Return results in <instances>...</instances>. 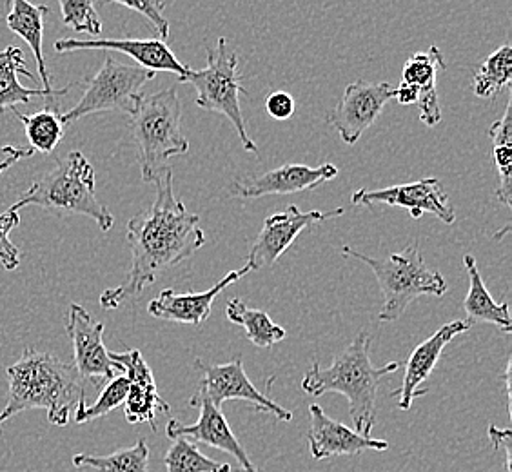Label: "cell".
<instances>
[{
	"label": "cell",
	"mask_w": 512,
	"mask_h": 472,
	"mask_svg": "<svg viewBox=\"0 0 512 472\" xmlns=\"http://www.w3.org/2000/svg\"><path fill=\"white\" fill-rule=\"evenodd\" d=\"M66 331L75 353L73 365L84 384L99 389L119 376L122 369L111 360V353L104 345V324L97 322L82 305H69Z\"/></svg>",
	"instance_id": "obj_10"
},
{
	"label": "cell",
	"mask_w": 512,
	"mask_h": 472,
	"mask_svg": "<svg viewBox=\"0 0 512 472\" xmlns=\"http://www.w3.org/2000/svg\"><path fill=\"white\" fill-rule=\"evenodd\" d=\"M493 142V157L500 184L494 191L496 200L503 206L512 202V95H509L503 117L498 118L489 129Z\"/></svg>",
	"instance_id": "obj_25"
},
{
	"label": "cell",
	"mask_w": 512,
	"mask_h": 472,
	"mask_svg": "<svg viewBox=\"0 0 512 472\" xmlns=\"http://www.w3.org/2000/svg\"><path fill=\"white\" fill-rule=\"evenodd\" d=\"M195 365L204 373L198 384V393L204 394L211 404L222 407L229 400H242L253 405L258 413L271 414L280 422H291L293 413L282 405L273 402L269 396L258 391L256 385L247 378L242 354H237L231 362L222 365L206 364L195 360Z\"/></svg>",
	"instance_id": "obj_9"
},
{
	"label": "cell",
	"mask_w": 512,
	"mask_h": 472,
	"mask_svg": "<svg viewBox=\"0 0 512 472\" xmlns=\"http://www.w3.org/2000/svg\"><path fill=\"white\" fill-rule=\"evenodd\" d=\"M351 202L355 206L387 204V206L404 207L411 213L414 220L424 215H434L449 226L456 220L453 204L438 178H422L411 184H400V186L385 187L375 191L358 189L353 193Z\"/></svg>",
	"instance_id": "obj_12"
},
{
	"label": "cell",
	"mask_w": 512,
	"mask_h": 472,
	"mask_svg": "<svg viewBox=\"0 0 512 472\" xmlns=\"http://www.w3.org/2000/svg\"><path fill=\"white\" fill-rule=\"evenodd\" d=\"M57 53H71V51L102 50L119 51L128 55L137 62L138 66L149 69V71H166L184 77L188 69L180 60L175 57L166 40L149 39H60L53 44Z\"/></svg>",
	"instance_id": "obj_18"
},
{
	"label": "cell",
	"mask_w": 512,
	"mask_h": 472,
	"mask_svg": "<svg viewBox=\"0 0 512 472\" xmlns=\"http://www.w3.org/2000/svg\"><path fill=\"white\" fill-rule=\"evenodd\" d=\"M59 4L64 26L91 37H99L102 33V20L93 0H59Z\"/></svg>",
	"instance_id": "obj_32"
},
{
	"label": "cell",
	"mask_w": 512,
	"mask_h": 472,
	"mask_svg": "<svg viewBox=\"0 0 512 472\" xmlns=\"http://www.w3.org/2000/svg\"><path fill=\"white\" fill-rule=\"evenodd\" d=\"M489 440L493 443L494 451H498V453L502 451L503 460H505V472H511V429H498L496 425H491V427H489Z\"/></svg>",
	"instance_id": "obj_36"
},
{
	"label": "cell",
	"mask_w": 512,
	"mask_h": 472,
	"mask_svg": "<svg viewBox=\"0 0 512 472\" xmlns=\"http://www.w3.org/2000/svg\"><path fill=\"white\" fill-rule=\"evenodd\" d=\"M463 266L467 269L469 275V293L465 296L463 309L467 315L469 324H493L503 331H511V313H509V304L507 302H494L493 296L487 291L483 284L482 275L476 266V260L473 255L463 256Z\"/></svg>",
	"instance_id": "obj_24"
},
{
	"label": "cell",
	"mask_w": 512,
	"mask_h": 472,
	"mask_svg": "<svg viewBox=\"0 0 512 472\" xmlns=\"http://www.w3.org/2000/svg\"><path fill=\"white\" fill-rule=\"evenodd\" d=\"M6 8H8L6 26L30 46L33 57L37 60V68H39L44 89L48 93H55L57 89L51 84L50 73L44 59V51H42L44 24H46V17L51 13L50 8L46 4H31L30 0H6Z\"/></svg>",
	"instance_id": "obj_22"
},
{
	"label": "cell",
	"mask_w": 512,
	"mask_h": 472,
	"mask_svg": "<svg viewBox=\"0 0 512 472\" xmlns=\"http://www.w3.org/2000/svg\"><path fill=\"white\" fill-rule=\"evenodd\" d=\"M200 218L188 211L173 189V171L168 169L157 180L153 206L128 222L131 267L124 284L106 289L100 295L104 309H117L137 298L155 284L158 275L193 258L206 244V233L198 227Z\"/></svg>",
	"instance_id": "obj_1"
},
{
	"label": "cell",
	"mask_w": 512,
	"mask_h": 472,
	"mask_svg": "<svg viewBox=\"0 0 512 472\" xmlns=\"http://www.w3.org/2000/svg\"><path fill=\"white\" fill-rule=\"evenodd\" d=\"M344 213V207L331 211H300L295 204L287 206L286 211L275 213L264 220L260 235L256 236L255 244L249 249L246 266L251 271L273 266L276 260L295 244L296 238L304 229L315 226L318 222L342 217Z\"/></svg>",
	"instance_id": "obj_11"
},
{
	"label": "cell",
	"mask_w": 512,
	"mask_h": 472,
	"mask_svg": "<svg viewBox=\"0 0 512 472\" xmlns=\"http://www.w3.org/2000/svg\"><path fill=\"white\" fill-rule=\"evenodd\" d=\"M393 99L398 100V104H402V106H411L418 102V91L413 86L402 82L398 88L394 89Z\"/></svg>",
	"instance_id": "obj_38"
},
{
	"label": "cell",
	"mask_w": 512,
	"mask_h": 472,
	"mask_svg": "<svg viewBox=\"0 0 512 472\" xmlns=\"http://www.w3.org/2000/svg\"><path fill=\"white\" fill-rule=\"evenodd\" d=\"M393 97L394 88L387 82L356 80L345 88L342 99L329 113L327 122L338 131L345 144L353 146L375 124L385 104Z\"/></svg>",
	"instance_id": "obj_13"
},
{
	"label": "cell",
	"mask_w": 512,
	"mask_h": 472,
	"mask_svg": "<svg viewBox=\"0 0 512 472\" xmlns=\"http://www.w3.org/2000/svg\"><path fill=\"white\" fill-rule=\"evenodd\" d=\"M19 75H26L35 79L30 69L26 68L24 53L20 48L8 46L6 50L0 51V111H13L19 104H30L31 100L42 97V99H55L64 97L69 89L75 88L77 84H71L66 88L57 89L55 93H48L46 89L24 88L20 84Z\"/></svg>",
	"instance_id": "obj_23"
},
{
	"label": "cell",
	"mask_w": 512,
	"mask_h": 472,
	"mask_svg": "<svg viewBox=\"0 0 512 472\" xmlns=\"http://www.w3.org/2000/svg\"><path fill=\"white\" fill-rule=\"evenodd\" d=\"M10 389L8 402L0 411V427L13 416L44 409L48 420L57 427H66L71 411L86 405V384L80 380L75 365L62 362L51 353H39L26 347L19 362L6 369Z\"/></svg>",
	"instance_id": "obj_2"
},
{
	"label": "cell",
	"mask_w": 512,
	"mask_h": 472,
	"mask_svg": "<svg viewBox=\"0 0 512 472\" xmlns=\"http://www.w3.org/2000/svg\"><path fill=\"white\" fill-rule=\"evenodd\" d=\"M309 433L307 442L315 460H325L333 456H356L365 451H387L389 443L375 440L371 436L356 433L344 423L335 422L324 413L320 405L309 407Z\"/></svg>",
	"instance_id": "obj_19"
},
{
	"label": "cell",
	"mask_w": 512,
	"mask_h": 472,
	"mask_svg": "<svg viewBox=\"0 0 512 472\" xmlns=\"http://www.w3.org/2000/svg\"><path fill=\"white\" fill-rule=\"evenodd\" d=\"M35 155L31 148H19V146H0V175L13 168L17 162Z\"/></svg>",
	"instance_id": "obj_37"
},
{
	"label": "cell",
	"mask_w": 512,
	"mask_h": 472,
	"mask_svg": "<svg viewBox=\"0 0 512 472\" xmlns=\"http://www.w3.org/2000/svg\"><path fill=\"white\" fill-rule=\"evenodd\" d=\"M26 206L44 207L60 215L93 218L104 233H108L115 224V217L97 198L95 169L80 151H73L68 157L60 158L50 173L39 178L13 204L19 211Z\"/></svg>",
	"instance_id": "obj_5"
},
{
	"label": "cell",
	"mask_w": 512,
	"mask_h": 472,
	"mask_svg": "<svg viewBox=\"0 0 512 472\" xmlns=\"http://www.w3.org/2000/svg\"><path fill=\"white\" fill-rule=\"evenodd\" d=\"M102 2H113V4H120V6L128 8V10L137 11L153 24L160 40L168 39L169 20L164 15L162 0H102Z\"/></svg>",
	"instance_id": "obj_34"
},
{
	"label": "cell",
	"mask_w": 512,
	"mask_h": 472,
	"mask_svg": "<svg viewBox=\"0 0 512 472\" xmlns=\"http://www.w3.org/2000/svg\"><path fill=\"white\" fill-rule=\"evenodd\" d=\"M340 169L327 162L318 168H309L304 164H286L282 168L271 169L258 177L238 178L229 193L237 198L275 197V195H295L322 186L338 177Z\"/></svg>",
	"instance_id": "obj_16"
},
{
	"label": "cell",
	"mask_w": 512,
	"mask_h": 472,
	"mask_svg": "<svg viewBox=\"0 0 512 472\" xmlns=\"http://www.w3.org/2000/svg\"><path fill=\"white\" fill-rule=\"evenodd\" d=\"M189 407H198L200 414L197 422L186 425L180 420H169L166 436L171 442L177 438H188L193 443H204L237 458L240 472H258L246 449L238 442L233 429L229 427L220 407L211 404V400L198 391L191 396Z\"/></svg>",
	"instance_id": "obj_14"
},
{
	"label": "cell",
	"mask_w": 512,
	"mask_h": 472,
	"mask_svg": "<svg viewBox=\"0 0 512 472\" xmlns=\"http://www.w3.org/2000/svg\"><path fill=\"white\" fill-rule=\"evenodd\" d=\"M295 99L286 91H275L266 100V111L276 120H287L295 115Z\"/></svg>",
	"instance_id": "obj_35"
},
{
	"label": "cell",
	"mask_w": 512,
	"mask_h": 472,
	"mask_svg": "<svg viewBox=\"0 0 512 472\" xmlns=\"http://www.w3.org/2000/svg\"><path fill=\"white\" fill-rule=\"evenodd\" d=\"M129 380L124 374L115 376L113 380H109L108 384L104 385L102 393L99 394L97 402L91 405H79L73 413V420L75 423H89L93 420H99L108 416L111 411H115L120 405H124V400L128 396Z\"/></svg>",
	"instance_id": "obj_31"
},
{
	"label": "cell",
	"mask_w": 512,
	"mask_h": 472,
	"mask_svg": "<svg viewBox=\"0 0 512 472\" xmlns=\"http://www.w3.org/2000/svg\"><path fill=\"white\" fill-rule=\"evenodd\" d=\"M237 51L227 50V40L220 37L217 48H207V66L180 77V84H191L197 89V106L206 111H215L231 120L237 129L242 146L249 153H258V146L247 133L246 118L240 109V95L247 91L240 84Z\"/></svg>",
	"instance_id": "obj_7"
},
{
	"label": "cell",
	"mask_w": 512,
	"mask_h": 472,
	"mask_svg": "<svg viewBox=\"0 0 512 472\" xmlns=\"http://www.w3.org/2000/svg\"><path fill=\"white\" fill-rule=\"evenodd\" d=\"M512 79V48L502 46L483 60L478 73L474 75L473 89L480 99H493Z\"/></svg>",
	"instance_id": "obj_29"
},
{
	"label": "cell",
	"mask_w": 512,
	"mask_h": 472,
	"mask_svg": "<svg viewBox=\"0 0 512 472\" xmlns=\"http://www.w3.org/2000/svg\"><path fill=\"white\" fill-rule=\"evenodd\" d=\"M471 327L473 325L467 320H454L442 325L431 338L414 347L413 353L409 354V360L405 364L402 385L391 393V396L396 398V405L400 411H409L416 398H422L429 393L427 380L431 378L445 347L449 342H453L456 336L467 333Z\"/></svg>",
	"instance_id": "obj_15"
},
{
	"label": "cell",
	"mask_w": 512,
	"mask_h": 472,
	"mask_svg": "<svg viewBox=\"0 0 512 472\" xmlns=\"http://www.w3.org/2000/svg\"><path fill=\"white\" fill-rule=\"evenodd\" d=\"M168 472H231L229 463H220L200 453L197 443L188 438H177L164 456Z\"/></svg>",
	"instance_id": "obj_30"
},
{
	"label": "cell",
	"mask_w": 512,
	"mask_h": 472,
	"mask_svg": "<svg viewBox=\"0 0 512 472\" xmlns=\"http://www.w3.org/2000/svg\"><path fill=\"white\" fill-rule=\"evenodd\" d=\"M73 465L84 469H95L97 472H149V447L144 438L135 445L119 449L108 456H93V454H75Z\"/></svg>",
	"instance_id": "obj_27"
},
{
	"label": "cell",
	"mask_w": 512,
	"mask_h": 472,
	"mask_svg": "<svg viewBox=\"0 0 512 472\" xmlns=\"http://www.w3.org/2000/svg\"><path fill=\"white\" fill-rule=\"evenodd\" d=\"M19 209L11 206L0 213V264L6 271H15L20 266L19 247L10 240V233L19 227Z\"/></svg>",
	"instance_id": "obj_33"
},
{
	"label": "cell",
	"mask_w": 512,
	"mask_h": 472,
	"mask_svg": "<svg viewBox=\"0 0 512 472\" xmlns=\"http://www.w3.org/2000/svg\"><path fill=\"white\" fill-rule=\"evenodd\" d=\"M155 75V71L142 66H129L113 57H106L99 71L86 80V91L79 102L60 115L64 126L104 111H119L131 117L138 99L142 97V88L149 80L155 79Z\"/></svg>",
	"instance_id": "obj_8"
},
{
	"label": "cell",
	"mask_w": 512,
	"mask_h": 472,
	"mask_svg": "<svg viewBox=\"0 0 512 472\" xmlns=\"http://www.w3.org/2000/svg\"><path fill=\"white\" fill-rule=\"evenodd\" d=\"M369 349L371 336L362 331L336 356L331 367L324 369L315 362L302 380V389L315 398L327 393L345 396L355 431L364 436H371L376 425V396L382 378L402 367L400 362L375 367L369 358Z\"/></svg>",
	"instance_id": "obj_3"
},
{
	"label": "cell",
	"mask_w": 512,
	"mask_h": 472,
	"mask_svg": "<svg viewBox=\"0 0 512 472\" xmlns=\"http://www.w3.org/2000/svg\"><path fill=\"white\" fill-rule=\"evenodd\" d=\"M444 55L436 46H431L427 51L414 53L411 59L405 62L402 71V82L413 86L418 91V106H420V120L427 128H434L442 122V109L438 102L436 91V77L440 71H444Z\"/></svg>",
	"instance_id": "obj_21"
},
{
	"label": "cell",
	"mask_w": 512,
	"mask_h": 472,
	"mask_svg": "<svg viewBox=\"0 0 512 472\" xmlns=\"http://www.w3.org/2000/svg\"><path fill=\"white\" fill-rule=\"evenodd\" d=\"M342 253L344 256L362 260L373 269L380 291L384 295V304L378 315V320L384 324L400 320L407 307L420 296L440 298L447 293L444 276L425 266L418 242H413L404 251L393 253L387 258H373L349 246L342 247Z\"/></svg>",
	"instance_id": "obj_6"
},
{
	"label": "cell",
	"mask_w": 512,
	"mask_h": 472,
	"mask_svg": "<svg viewBox=\"0 0 512 472\" xmlns=\"http://www.w3.org/2000/svg\"><path fill=\"white\" fill-rule=\"evenodd\" d=\"M227 320L231 324L240 325L246 331L247 338L256 347H273L286 340V329L276 325L266 311L247 307L240 298L229 300L226 307Z\"/></svg>",
	"instance_id": "obj_26"
},
{
	"label": "cell",
	"mask_w": 512,
	"mask_h": 472,
	"mask_svg": "<svg viewBox=\"0 0 512 472\" xmlns=\"http://www.w3.org/2000/svg\"><path fill=\"white\" fill-rule=\"evenodd\" d=\"M131 133L137 142L142 180L157 184L168 171V160L186 155L189 140L182 131V106L177 86L144 95L131 115Z\"/></svg>",
	"instance_id": "obj_4"
},
{
	"label": "cell",
	"mask_w": 512,
	"mask_h": 472,
	"mask_svg": "<svg viewBox=\"0 0 512 472\" xmlns=\"http://www.w3.org/2000/svg\"><path fill=\"white\" fill-rule=\"evenodd\" d=\"M19 117L24 133L30 142V148L33 151H39L44 155H51L55 149L59 148L60 142L64 140V122L59 111L55 109H40L33 115H22L15 111Z\"/></svg>",
	"instance_id": "obj_28"
},
{
	"label": "cell",
	"mask_w": 512,
	"mask_h": 472,
	"mask_svg": "<svg viewBox=\"0 0 512 472\" xmlns=\"http://www.w3.org/2000/svg\"><path fill=\"white\" fill-rule=\"evenodd\" d=\"M247 273H251L249 267H240L237 271L227 273L220 282L202 293H177L173 289H164L157 298L149 302V315L166 322L200 327L211 316L213 302L217 300L218 295L227 287L237 284Z\"/></svg>",
	"instance_id": "obj_20"
},
{
	"label": "cell",
	"mask_w": 512,
	"mask_h": 472,
	"mask_svg": "<svg viewBox=\"0 0 512 472\" xmlns=\"http://www.w3.org/2000/svg\"><path fill=\"white\" fill-rule=\"evenodd\" d=\"M111 360L120 365L124 376L129 380V391L124 400V414L129 423H149L157 431L158 413H169L166 400L158 394L157 382L151 367L138 349L126 353H111Z\"/></svg>",
	"instance_id": "obj_17"
}]
</instances>
